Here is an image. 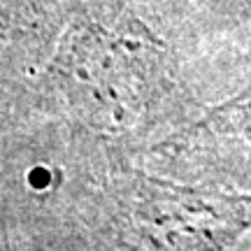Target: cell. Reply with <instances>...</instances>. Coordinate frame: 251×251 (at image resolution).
I'll return each mask as SVG.
<instances>
[{
  "label": "cell",
  "mask_w": 251,
  "mask_h": 251,
  "mask_svg": "<svg viewBox=\"0 0 251 251\" xmlns=\"http://www.w3.org/2000/svg\"><path fill=\"white\" fill-rule=\"evenodd\" d=\"M117 212L119 242L128 251H226L251 226V196L137 177Z\"/></svg>",
  "instance_id": "1"
},
{
  "label": "cell",
  "mask_w": 251,
  "mask_h": 251,
  "mask_svg": "<svg viewBox=\"0 0 251 251\" xmlns=\"http://www.w3.org/2000/svg\"><path fill=\"white\" fill-rule=\"evenodd\" d=\"M137 45L100 21H84L61 42L45 75L47 93L70 117L114 130L130 119Z\"/></svg>",
  "instance_id": "2"
},
{
  "label": "cell",
  "mask_w": 251,
  "mask_h": 251,
  "mask_svg": "<svg viewBox=\"0 0 251 251\" xmlns=\"http://www.w3.org/2000/svg\"><path fill=\"white\" fill-rule=\"evenodd\" d=\"M51 0H0V77L26 72L56 37Z\"/></svg>",
  "instance_id": "3"
}]
</instances>
